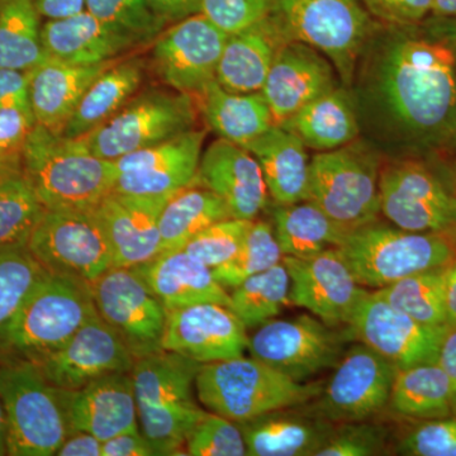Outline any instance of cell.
<instances>
[{
    "instance_id": "6da1fadb",
    "label": "cell",
    "mask_w": 456,
    "mask_h": 456,
    "mask_svg": "<svg viewBox=\"0 0 456 456\" xmlns=\"http://www.w3.org/2000/svg\"><path fill=\"white\" fill-rule=\"evenodd\" d=\"M360 139L387 160L456 143V66L421 25L377 23L349 86Z\"/></svg>"
},
{
    "instance_id": "7a4b0ae2",
    "label": "cell",
    "mask_w": 456,
    "mask_h": 456,
    "mask_svg": "<svg viewBox=\"0 0 456 456\" xmlns=\"http://www.w3.org/2000/svg\"><path fill=\"white\" fill-rule=\"evenodd\" d=\"M22 169L46 209H93L118 179L114 160L93 154L82 137L70 139L36 123L20 151Z\"/></svg>"
},
{
    "instance_id": "3957f363",
    "label": "cell",
    "mask_w": 456,
    "mask_h": 456,
    "mask_svg": "<svg viewBox=\"0 0 456 456\" xmlns=\"http://www.w3.org/2000/svg\"><path fill=\"white\" fill-rule=\"evenodd\" d=\"M202 365L167 350L134 362L131 373L139 428L156 455H185L189 434L206 416L193 395Z\"/></svg>"
},
{
    "instance_id": "277c9868",
    "label": "cell",
    "mask_w": 456,
    "mask_h": 456,
    "mask_svg": "<svg viewBox=\"0 0 456 456\" xmlns=\"http://www.w3.org/2000/svg\"><path fill=\"white\" fill-rule=\"evenodd\" d=\"M322 388L321 383L297 382L244 355L203 364L196 378L200 403L236 424L281 408L303 406L316 399Z\"/></svg>"
},
{
    "instance_id": "5b68a950",
    "label": "cell",
    "mask_w": 456,
    "mask_h": 456,
    "mask_svg": "<svg viewBox=\"0 0 456 456\" xmlns=\"http://www.w3.org/2000/svg\"><path fill=\"white\" fill-rule=\"evenodd\" d=\"M452 237L374 221L350 230L336 248L360 285L380 289L417 273L449 266L456 260Z\"/></svg>"
},
{
    "instance_id": "8992f818",
    "label": "cell",
    "mask_w": 456,
    "mask_h": 456,
    "mask_svg": "<svg viewBox=\"0 0 456 456\" xmlns=\"http://www.w3.org/2000/svg\"><path fill=\"white\" fill-rule=\"evenodd\" d=\"M0 398L7 419L11 456H53L71 432L61 391L37 362L0 367Z\"/></svg>"
},
{
    "instance_id": "52a82bcc",
    "label": "cell",
    "mask_w": 456,
    "mask_h": 456,
    "mask_svg": "<svg viewBox=\"0 0 456 456\" xmlns=\"http://www.w3.org/2000/svg\"><path fill=\"white\" fill-rule=\"evenodd\" d=\"M97 314L88 281L47 272L23 302L0 344L36 362L61 347Z\"/></svg>"
},
{
    "instance_id": "ba28073f",
    "label": "cell",
    "mask_w": 456,
    "mask_h": 456,
    "mask_svg": "<svg viewBox=\"0 0 456 456\" xmlns=\"http://www.w3.org/2000/svg\"><path fill=\"white\" fill-rule=\"evenodd\" d=\"M384 158L362 139L311 159L308 200L342 226H364L380 213Z\"/></svg>"
},
{
    "instance_id": "9c48e42d",
    "label": "cell",
    "mask_w": 456,
    "mask_h": 456,
    "mask_svg": "<svg viewBox=\"0 0 456 456\" xmlns=\"http://www.w3.org/2000/svg\"><path fill=\"white\" fill-rule=\"evenodd\" d=\"M272 14L288 40L323 53L349 88L360 53L377 25L359 0H274Z\"/></svg>"
},
{
    "instance_id": "30bf717a",
    "label": "cell",
    "mask_w": 456,
    "mask_h": 456,
    "mask_svg": "<svg viewBox=\"0 0 456 456\" xmlns=\"http://www.w3.org/2000/svg\"><path fill=\"white\" fill-rule=\"evenodd\" d=\"M197 114L196 97L175 90H150L134 95L108 121L82 139L93 154L117 160L194 130Z\"/></svg>"
},
{
    "instance_id": "8fae6325",
    "label": "cell",
    "mask_w": 456,
    "mask_h": 456,
    "mask_svg": "<svg viewBox=\"0 0 456 456\" xmlns=\"http://www.w3.org/2000/svg\"><path fill=\"white\" fill-rule=\"evenodd\" d=\"M27 248L53 274L92 283L113 266V250L97 209H45Z\"/></svg>"
},
{
    "instance_id": "7c38bea8",
    "label": "cell",
    "mask_w": 456,
    "mask_h": 456,
    "mask_svg": "<svg viewBox=\"0 0 456 456\" xmlns=\"http://www.w3.org/2000/svg\"><path fill=\"white\" fill-rule=\"evenodd\" d=\"M380 213L393 226L412 232L456 233V194L417 159L383 161Z\"/></svg>"
},
{
    "instance_id": "4fadbf2b",
    "label": "cell",
    "mask_w": 456,
    "mask_h": 456,
    "mask_svg": "<svg viewBox=\"0 0 456 456\" xmlns=\"http://www.w3.org/2000/svg\"><path fill=\"white\" fill-rule=\"evenodd\" d=\"M310 314L272 320L248 338L250 356L288 375L297 382L335 368L342 358L346 334Z\"/></svg>"
},
{
    "instance_id": "5bb4252c",
    "label": "cell",
    "mask_w": 456,
    "mask_h": 456,
    "mask_svg": "<svg viewBox=\"0 0 456 456\" xmlns=\"http://www.w3.org/2000/svg\"><path fill=\"white\" fill-rule=\"evenodd\" d=\"M101 317L134 359L163 350L167 310L134 268L112 266L90 283Z\"/></svg>"
},
{
    "instance_id": "9a60e30c",
    "label": "cell",
    "mask_w": 456,
    "mask_h": 456,
    "mask_svg": "<svg viewBox=\"0 0 456 456\" xmlns=\"http://www.w3.org/2000/svg\"><path fill=\"white\" fill-rule=\"evenodd\" d=\"M397 370L389 360L360 342L336 364L312 412L332 424L365 421L388 403Z\"/></svg>"
},
{
    "instance_id": "2e32d148",
    "label": "cell",
    "mask_w": 456,
    "mask_h": 456,
    "mask_svg": "<svg viewBox=\"0 0 456 456\" xmlns=\"http://www.w3.org/2000/svg\"><path fill=\"white\" fill-rule=\"evenodd\" d=\"M346 327L351 338L377 351L398 370L437 362L449 329L413 320L389 305L377 290H368Z\"/></svg>"
},
{
    "instance_id": "e0dca14e",
    "label": "cell",
    "mask_w": 456,
    "mask_h": 456,
    "mask_svg": "<svg viewBox=\"0 0 456 456\" xmlns=\"http://www.w3.org/2000/svg\"><path fill=\"white\" fill-rule=\"evenodd\" d=\"M227 33L202 13L175 22L152 51L156 71L175 92L198 97L216 80Z\"/></svg>"
},
{
    "instance_id": "ac0fdd59",
    "label": "cell",
    "mask_w": 456,
    "mask_h": 456,
    "mask_svg": "<svg viewBox=\"0 0 456 456\" xmlns=\"http://www.w3.org/2000/svg\"><path fill=\"white\" fill-rule=\"evenodd\" d=\"M290 278V305L310 311L326 325L347 326L368 290L358 283L338 248L314 256H283Z\"/></svg>"
},
{
    "instance_id": "d6986e66",
    "label": "cell",
    "mask_w": 456,
    "mask_h": 456,
    "mask_svg": "<svg viewBox=\"0 0 456 456\" xmlns=\"http://www.w3.org/2000/svg\"><path fill=\"white\" fill-rule=\"evenodd\" d=\"M206 132H185L114 160L118 179L113 191L130 196L171 197L196 180Z\"/></svg>"
},
{
    "instance_id": "ffe728a7",
    "label": "cell",
    "mask_w": 456,
    "mask_h": 456,
    "mask_svg": "<svg viewBox=\"0 0 456 456\" xmlns=\"http://www.w3.org/2000/svg\"><path fill=\"white\" fill-rule=\"evenodd\" d=\"M134 362L127 345L99 314L61 347L36 360L45 378L62 391L82 388L103 375L132 371Z\"/></svg>"
},
{
    "instance_id": "44dd1931",
    "label": "cell",
    "mask_w": 456,
    "mask_h": 456,
    "mask_svg": "<svg viewBox=\"0 0 456 456\" xmlns=\"http://www.w3.org/2000/svg\"><path fill=\"white\" fill-rule=\"evenodd\" d=\"M246 330L226 305L200 303L167 311L161 347L200 364L239 358L248 350Z\"/></svg>"
},
{
    "instance_id": "7402d4cb",
    "label": "cell",
    "mask_w": 456,
    "mask_h": 456,
    "mask_svg": "<svg viewBox=\"0 0 456 456\" xmlns=\"http://www.w3.org/2000/svg\"><path fill=\"white\" fill-rule=\"evenodd\" d=\"M334 65L320 51L302 42H285L261 89L274 125H283L312 101L340 86Z\"/></svg>"
},
{
    "instance_id": "603a6c76",
    "label": "cell",
    "mask_w": 456,
    "mask_h": 456,
    "mask_svg": "<svg viewBox=\"0 0 456 456\" xmlns=\"http://www.w3.org/2000/svg\"><path fill=\"white\" fill-rule=\"evenodd\" d=\"M194 183L217 194L232 218L255 221L268 204V188L256 159L227 140L218 139L202 152Z\"/></svg>"
},
{
    "instance_id": "cb8c5ba5",
    "label": "cell",
    "mask_w": 456,
    "mask_h": 456,
    "mask_svg": "<svg viewBox=\"0 0 456 456\" xmlns=\"http://www.w3.org/2000/svg\"><path fill=\"white\" fill-rule=\"evenodd\" d=\"M170 197L110 191L95 207L113 250V266L134 268L161 253L159 218Z\"/></svg>"
},
{
    "instance_id": "d4e9b609",
    "label": "cell",
    "mask_w": 456,
    "mask_h": 456,
    "mask_svg": "<svg viewBox=\"0 0 456 456\" xmlns=\"http://www.w3.org/2000/svg\"><path fill=\"white\" fill-rule=\"evenodd\" d=\"M61 391L71 431L94 435L102 443L139 428L131 371H117L75 391Z\"/></svg>"
},
{
    "instance_id": "484cf974",
    "label": "cell",
    "mask_w": 456,
    "mask_h": 456,
    "mask_svg": "<svg viewBox=\"0 0 456 456\" xmlns=\"http://www.w3.org/2000/svg\"><path fill=\"white\" fill-rule=\"evenodd\" d=\"M134 269L167 311L200 303L230 308V293L218 283L212 269L184 250L158 255Z\"/></svg>"
},
{
    "instance_id": "4316f807",
    "label": "cell",
    "mask_w": 456,
    "mask_h": 456,
    "mask_svg": "<svg viewBox=\"0 0 456 456\" xmlns=\"http://www.w3.org/2000/svg\"><path fill=\"white\" fill-rule=\"evenodd\" d=\"M116 61L74 65L46 57L29 70V102L37 125L61 134L90 84Z\"/></svg>"
},
{
    "instance_id": "83f0119b",
    "label": "cell",
    "mask_w": 456,
    "mask_h": 456,
    "mask_svg": "<svg viewBox=\"0 0 456 456\" xmlns=\"http://www.w3.org/2000/svg\"><path fill=\"white\" fill-rule=\"evenodd\" d=\"M287 41L273 14L228 36L216 80L228 92H261L278 50Z\"/></svg>"
},
{
    "instance_id": "f1b7e54d",
    "label": "cell",
    "mask_w": 456,
    "mask_h": 456,
    "mask_svg": "<svg viewBox=\"0 0 456 456\" xmlns=\"http://www.w3.org/2000/svg\"><path fill=\"white\" fill-rule=\"evenodd\" d=\"M281 408L239 424L250 456L316 455L335 424L314 412Z\"/></svg>"
},
{
    "instance_id": "f546056e",
    "label": "cell",
    "mask_w": 456,
    "mask_h": 456,
    "mask_svg": "<svg viewBox=\"0 0 456 456\" xmlns=\"http://www.w3.org/2000/svg\"><path fill=\"white\" fill-rule=\"evenodd\" d=\"M42 47L51 59L74 65L113 61L136 42L102 23L88 11L47 20L41 29Z\"/></svg>"
},
{
    "instance_id": "4dcf8cb0",
    "label": "cell",
    "mask_w": 456,
    "mask_h": 456,
    "mask_svg": "<svg viewBox=\"0 0 456 456\" xmlns=\"http://www.w3.org/2000/svg\"><path fill=\"white\" fill-rule=\"evenodd\" d=\"M244 147L259 163L269 196L277 204L308 200L311 159L297 134L273 125Z\"/></svg>"
},
{
    "instance_id": "1f68e13d",
    "label": "cell",
    "mask_w": 456,
    "mask_h": 456,
    "mask_svg": "<svg viewBox=\"0 0 456 456\" xmlns=\"http://www.w3.org/2000/svg\"><path fill=\"white\" fill-rule=\"evenodd\" d=\"M196 98L211 130L220 139L236 145H248L274 125L268 102L261 92H228L213 80Z\"/></svg>"
},
{
    "instance_id": "d6a6232c",
    "label": "cell",
    "mask_w": 456,
    "mask_h": 456,
    "mask_svg": "<svg viewBox=\"0 0 456 456\" xmlns=\"http://www.w3.org/2000/svg\"><path fill=\"white\" fill-rule=\"evenodd\" d=\"M281 126L317 152L349 145L360 137L353 99L342 84L312 101Z\"/></svg>"
},
{
    "instance_id": "836d02e7",
    "label": "cell",
    "mask_w": 456,
    "mask_h": 456,
    "mask_svg": "<svg viewBox=\"0 0 456 456\" xmlns=\"http://www.w3.org/2000/svg\"><path fill=\"white\" fill-rule=\"evenodd\" d=\"M142 80L140 60L114 62L90 84L61 134L77 139L94 131L134 97Z\"/></svg>"
},
{
    "instance_id": "e575fe53",
    "label": "cell",
    "mask_w": 456,
    "mask_h": 456,
    "mask_svg": "<svg viewBox=\"0 0 456 456\" xmlns=\"http://www.w3.org/2000/svg\"><path fill=\"white\" fill-rule=\"evenodd\" d=\"M272 217L283 256L303 259L336 248L350 231L311 200L278 204L273 209Z\"/></svg>"
},
{
    "instance_id": "d590c367",
    "label": "cell",
    "mask_w": 456,
    "mask_h": 456,
    "mask_svg": "<svg viewBox=\"0 0 456 456\" xmlns=\"http://www.w3.org/2000/svg\"><path fill=\"white\" fill-rule=\"evenodd\" d=\"M232 218L226 203L202 185L193 184L169 198L159 218L161 253L179 251L204 228Z\"/></svg>"
},
{
    "instance_id": "8d00e7d4",
    "label": "cell",
    "mask_w": 456,
    "mask_h": 456,
    "mask_svg": "<svg viewBox=\"0 0 456 456\" xmlns=\"http://www.w3.org/2000/svg\"><path fill=\"white\" fill-rule=\"evenodd\" d=\"M388 403L398 415L443 419L449 415L454 398L449 378L437 362H431L399 369Z\"/></svg>"
},
{
    "instance_id": "74e56055",
    "label": "cell",
    "mask_w": 456,
    "mask_h": 456,
    "mask_svg": "<svg viewBox=\"0 0 456 456\" xmlns=\"http://www.w3.org/2000/svg\"><path fill=\"white\" fill-rule=\"evenodd\" d=\"M35 0H0V68L29 71L46 59Z\"/></svg>"
},
{
    "instance_id": "f35d334b",
    "label": "cell",
    "mask_w": 456,
    "mask_h": 456,
    "mask_svg": "<svg viewBox=\"0 0 456 456\" xmlns=\"http://www.w3.org/2000/svg\"><path fill=\"white\" fill-rule=\"evenodd\" d=\"M445 268L426 270L375 289L389 305L428 326H449Z\"/></svg>"
},
{
    "instance_id": "ab89813d",
    "label": "cell",
    "mask_w": 456,
    "mask_h": 456,
    "mask_svg": "<svg viewBox=\"0 0 456 456\" xmlns=\"http://www.w3.org/2000/svg\"><path fill=\"white\" fill-rule=\"evenodd\" d=\"M22 169V161L0 171V246L27 245L45 212Z\"/></svg>"
},
{
    "instance_id": "60d3db41",
    "label": "cell",
    "mask_w": 456,
    "mask_h": 456,
    "mask_svg": "<svg viewBox=\"0 0 456 456\" xmlns=\"http://www.w3.org/2000/svg\"><path fill=\"white\" fill-rule=\"evenodd\" d=\"M290 278L283 261L232 288L230 310L246 329L274 320L289 298Z\"/></svg>"
},
{
    "instance_id": "b9f144b4",
    "label": "cell",
    "mask_w": 456,
    "mask_h": 456,
    "mask_svg": "<svg viewBox=\"0 0 456 456\" xmlns=\"http://www.w3.org/2000/svg\"><path fill=\"white\" fill-rule=\"evenodd\" d=\"M283 261L272 222L255 220L237 253L227 263L212 269L218 283L232 289L246 279L260 274Z\"/></svg>"
},
{
    "instance_id": "7bdbcfd3",
    "label": "cell",
    "mask_w": 456,
    "mask_h": 456,
    "mask_svg": "<svg viewBox=\"0 0 456 456\" xmlns=\"http://www.w3.org/2000/svg\"><path fill=\"white\" fill-rule=\"evenodd\" d=\"M46 273L27 245L0 246V340Z\"/></svg>"
},
{
    "instance_id": "ee69618b",
    "label": "cell",
    "mask_w": 456,
    "mask_h": 456,
    "mask_svg": "<svg viewBox=\"0 0 456 456\" xmlns=\"http://www.w3.org/2000/svg\"><path fill=\"white\" fill-rule=\"evenodd\" d=\"M86 9L137 45L154 40L167 23L152 11L147 0H86Z\"/></svg>"
},
{
    "instance_id": "f6af8a7d",
    "label": "cell",
    "mask_w": 456,
    "mask_h": 456,
    "mask_svg": "<svg viewBox=\"0 0 456 456\" xmlns=\"http://www.w3.org/2000/svg\"><path fill=\"white\" fill-rule=\"evenodd\" d=\"M251 224L253 221L239 218L216 222L194 236L183 250L208 268H217L237 253Z\"/></svg>"
},
{
    "instance_id": "bcb514c9",
    "label": "cell",
    "mask_w": 456,
    "mask_h": 456,
    "mask_svg": "<svg viewBox=\"0 0 456 456\" xmlns=\"http://www.w3.org/2000/svg\"><path fill=\"white\" fill-rule=\"evenodd\" d=\"M185 454L193 456L248 455L244 434L236 422L207 412L189 434Z\"/></svg>"
},
{
    "instance_id": "7dc6e473",
    "label": "cell",
    "mask_w": 456,
    "mask_h": 456,
    "mask_svg": "<svg viewBox=\"0 0 456 456\" xmlns=\"http://www.w3.org/2000/svg\"><path fill=\"white\" fill-rule=\"evenodd\" d=\"M387 430L364 421L335 426L325 445L314 456H370L384 452Z\"/></svg>"
},
{
    "instance_id": "c3c4849f",
    "label": "cell",
    "mask_w": 456,
    "mask_h": 456,
    "mask_svg": "<svg viewBox=\"0 0 456 456\" xmlns=\"http://www.w3.org/2000/svg\"><path fill=\"white\" fill-rule=\"evenodd\" d=\"M274 0H203L200 13L228 36L272 14Z\"/></svg>"
},
{
    "instance_id": "681fc988",
    "label": "cell",
    "mask_w": 456,
    "mask_h": 456,
    "mask_svg": "<svg viewBox=\"0 0 456 456\" xmlns=\"http://www.w3.org/2000/svg\"><path fill=\"white\" fill-rule=\"evenodd\" d=\"M399 454L456 456V419L419 425L399 444Z\"/></svg>"
},
{
    "instance_id": "f907efd6",
    "label": "cell",
    "mask_w": 456,
    "mask_h": 456,
    "mask_svg": "<svg viewBox=\"0 0 456 456\" xmlns=\"http://www.w3.org/2000/svg\"><path fill=\"white\" fill-rule=\"evenodd\" d=\"M378 23L389 26L419 25L431 13L432 0H362Z\"/></svg>"
},
{
    "instance_id": "816d5d0a",
    "label": "cell",
    "mask_w": 456,
    "mask_h": 456,
    "mask_svg": "<svg viewBox=\"0 0 456 456\" xmlns=\"http://www.w3.org/2000/svg\"><path fill=\"white\" fill-rule=\"evenodd\" d=\"M36 123L31 110L0 108V159L20 155Z\"/></svg>"
},
{
    "instance_id": "f5cc1de1",
    "label": "cell",
    "mask_w": 456,
    "mask_h": 456,
    "mask_svg": "<svg viewBox=\"0 0 456 456\" xmlns=\"http://www.w3.org/2000/svg\"><path fill=\"white\" fill-rule=\"evenodd\" d=\"M31 110L28 71L0 68V108Z\"/></svg>"
},
{
    "instance_id": "db71d44e",
    "label": "cell",
    "mask_w": 456,
    "mask_h": 456,
    "mask_svg": "<svg viewBox=\"0 0 456 456\" xmlns=\"http://www.w3.org/2000/svg\"><path fill=\"white\" fill-rule=\"evenodd\" d=\"M156 455L149 440L140 428H132L110 437L103 443L102 456H150Z\"/></svg>"
},
{
    "instance_id": "11a10c76",
    "label": "cell",
    "mask_w": 456,
    "mask_h": 456,
    "mask_svg": "<svg viewBox=\"0 0 456 456\" xmlns=\"http://www.w3.org/2000/svg\"><path fill=\"white\" fill-rule=\"evenodd\" d=\"M203 0H147L152 11L165 22H179L200 13Z\"/></svg>"
},
{
    "instance_id": "9f6ffc18",
    "label": "cell",
    "mask_w": 456,
    "mask_h": 456,
    "mask_svg": "<svg viewBox=\"0 0 456 456\" xmlns=\"http://www.w3.org/2000/svg\"><path fill=\"white\" fill-rule=\"evenodd\" d=\"M103 443L94 435L84 431H71L62 445L57 450V456H102Z\"/></svg>"
},
{
    "instance_id": "6f0895ef",
    "label": "cell",
    "mask_w": 456,
    "mask_h": 456,
    "mask_svg": "<svg viewBox=\"0 0 456 456\" xmlns=\"http://www.w3.org/2000/svg\"><path fill=\"white\" fill-rule=\"evenodd\" d=\"M419 25L450 51L456 66V17L431 16Z\"/></svg>"
},
{
    "instance_id": "680465c9",
    "label": "cell",
    "mask_w": 456,
    "mask_h": 456,
    "mask_svg": "<svg viewBox=\"0 0 456 456\" xmlns=\"http://www.w3.org/2000/svg\"><path fill=\"white\" fill-rule=\"evenodd\" d=\"M437 364L449 378L452 398L456 403V326H449L441 344Z\"/></svg>"
},
{
    "instance_id": "91938a15",
    "label": "cell",
    "mask_w": 456,
    "mask_h": 456,
    "mask_svg": "<svg viewBox=\"0 0 456 456\" xmlns=\"http://www.w3.org/2000/svg\"><path fill=\"white\" fill-rule=\"evenodd\" d=\"M41 17L62 20L86 11V0H35Z\"/></svg>"
},
{
    "instance_id": "94428289",
    "label": "cell",
    "mask_w": 456,
    "mask_h": 456,
    "mask_svg": "<svg viewBox=\"0 0 456 456\" xmlns=\"http://www.w3.org/2000/svg\"><path fill=\"white\" fill-rule=\"evenodd\" d=\"M445 305L449 326H456V260L446 266Z\"/></svg>"
},
{
    "instance_id": "6125c7cd",
    "label": "cell",
    "mask_w": 456,
    "mask_h": 456,
    "mask_svg": "<svg viewBox=\"0 0 456 456\" xmlns=\"http://www.w3.org/2000/svg\"><path fill=\"white\" fill-rule=\"evenodd\" d=\"M431 14L435 17H456V0H432Z\"/></svg>"
},
{
    "instance_id": "be15d7a7",
    "label": "cell",
    "mask_w": 456,
    "mask_h": 456,
    "mask_svg": "<svg viewBox=\"0 0 456 456\" xmlns=\"http://www.w3.org/2000/svg\"><path fill=\"white\" fill-rule=\"evenodd\" d=\"M8 455L7 448V419H5L4 406L0 398V456Z\"/></svg>"
},
{
    "instance_id": "e7e4bbea",
    "label": "cell",
    "mask_w": 456,
    "mask_h": 456,
    "mask_svg": "<svg viewBox=\"0 0 456 456\" xmlns=\"http://www.w3.org/2000/svg\"><path fill=\"white\" fill-rule=\"evenodd\" d=\"M20 163V155L12 156V158L0 159V171L7 170L9 167Z\"/></svg>"
},
{
    "instance_id": "03108f58",
    "label": "cell",
    "mask_w": 456,
    "mask_h": 456,
    "mask_svg": "<svg viewBox=\"0 0 456 456\" xmlns=\"http://www.w3.org/2000/svg\"><path fill=\"white\" fill-rule=\"evenodd\" d=\"M455 147H456V143H455ZM455 180H456V175H455Z\"/></svg>"
}]
</instances>
